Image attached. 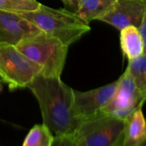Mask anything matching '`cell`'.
<instances>
[{
	"instance_id": "obj_5",
	"label": "cell",
	"mask_w": 146,
	"mask_h": 146,
	"mask_svg": "<svg viewBox=\"0 0 146 146\" xmlns=\"http://www.w3.org/2000/svg\"><path fill=\"white\" fill-rule=\"evenodd\" d=\"M124 125V119L99 114L82 121L75 133L84 146H116L122 143Z\"/></svg>"
},
{
	"instance_id": "obj_7",
	"label": "cell",
	"mask_w": 146,
	"mask_h": 146,
	"mask_svg": "<svg viewBox=\"0 0 146 146\" xmlns=\"http://www.w3.org/2000/svg\"><path fill=\"white\" fill-rule=\"evenodd\" d=\"M118 80L108 85L89 91H78L73 90L74 103L73 110L75 116L81 122L101 114L102 108L112 99Z\"/></svg>"
},
{
	"instance_id": "obj_11",
	"label": "cell",
	"mask_w": 146,
	"mask_h": 146,
	"mask_svg": "<svg viewBox=\"0 0 146 146\" xmlns=\"http://www.w3.org/2000/svg\"><path fill=\"white\" fill-rule=\"evenodd\" d=\"M120 46L128 60L137 58L144 52V42L139 29L128 26L120 30Z\"/></svg>"
},
{
	"instance_id": "obj_13",
	"label": "cell",
	"mask_w": 146,
	"mask_h": 146,
	"mask_svg": "<svg viewBox=\"0 0 146 146\" xmlns=\"http://www.w3.org/2000/svg\"><path fill=\"white\" fill-rule=\"evenodd\" d=\"M55 136L43 123L34 125L27 134L22 146H52Z\"/></svg>"
},
{
	"instance_id": "obj_14",
	"label": "cell",
	"mask_w": 146,
	"mask_h": 146,
	"mask_svg": "<svg viewBox=\"0 0 146 146\" xmlns=\"http://www.w3.org/2000/svg\"><path fill=\"white\" fill-rule=\"evenodd\" d=\"M127 69L137 90L146 99V53L130 59Z\"/></svg>"
},
{
	"instance_id": "obj_2",
	"label": "cell",
	"mask_w": 146,
	"mask_h": 146,
	"mask_svg": "<svg viewBox=\"0 0 146 146\" xmlns=\"http://www.w3.org/2000/svg\"><path fill=\"white\" fill-rule=\"evenodd\" d=\"M19 14L41 32L58 39L68 46L90 31L89 23L65 8L57 10L40 4L35 11Z\"/></svg>"
},
{
	"instance_id": "obj_20",
	"label": "cell",
	"mask_w": 146,
	"mask_h": 146,
	"mask_svg": "<svg viewBox=\"0 0 146 146\" xmlns=\"http://www.w3.org/2000/svg\"><path fill=\"white\" fill-rule=\"evenodd\" d=\"M138 146H146V140L145 141H143L140 145H138Z\"/></svg>"
},
{
	"instance_id": "obj_10",
	"label": "cell",
	"mask_w": 146,
	"mask_h": 146,
	"mask_svg": "<svg viewBox=\"0 0 146 146\" xmlns=\"http://www.w3.org/2000/svg\"><path fill=\"white\" fill-rule=\"evenodd\" d=\"M145 140L146 120L142 108H138L125 119L121 146H138Z\"/></svg>"
},
{
	"instance_id": "obj_18",
	"label": "cell",
	"mask_w": 146,
	"mask_h": 146,
	"mask_svg": "<svg viewBox=\"0 0 146 146\" xmlns=\"http://www.w3.org/2000/svg\"><path fill=\"white\" fill-rule=\"evenodd\" d=\"M61 1L64 3L65 9L76 13L78 9V0H61Z\"/></svg>"
},
{
	"instance_id": "obj_1",
	"label": "cell",
	"mask_w": 146,
	"mask_h": 146,
	"mask_svg": "<svg viewBox=\"0 0 146 146\" xmlns=\"http://www.w3.org/2000/svg\"><path fill=\"white\" fill-rule=\"evenodd\" d=\"M38 101L43 124L56 136L75 133L81 121L73 110V90L60 77L38 74L28 87Z\"/></svg>"
},
{
	"instance_id": "obj_9",
	"label": "cell",
	"mask_w": 146,
	"mask_h": 146,
	"mask_svg": "<svg viewBox=\"0 0 146 146\" xmlns=\"http://www.w3.org/2000/svg\"><path fill=\"white\" fill-rule=\"evenodd\" d=\"M41 31L19 13L0 11V43L16 46L23 39Z\"/></svg>"
},
{
	"instance_id": "obj_16",
	"label": "cell",
	"mask_w": 146,
	"mask_h": 146,
	"mask_svg": "<svg viewBox=\"0 0 146 146\" xmlns=\"http://www.w3.org/2000/svg\"><path fill=\"white\" fill-rule=\"evenodd\" d=\"M52 146H84L76 133L55 136Z\"/></svg>"
},
{
	"instance_id": "obj_6",
	"label": "cell",
	"mask_w": 146,
	"mask_h": 146,
	"mask_svg": "<svg viewBox=\"0 0 146 146\" xmlns=\"http://www.w3.org/2000/svg\"><path fill=\"white\" fill-rule=\"evenodd\" d=\"M146 99L137 90L128 69L118 79L115 92L110 102L102 108L101 114L125 119L138 108H142Z\"/></svg>"
},
{
	"instance_id": "obj_8",
	"label": "cell",
	"mask_w": 146,
	"mask_h": 146,
	"mask_svg": "<svg viewBox=\"0 0 146 146\" xmlns=\"http://www.w3.org/2000/svg\"><path fill=\"white\" fill-rule=\"evenodd\" d=\"M146 0H116L111 9L98 21L107 23L119 31L128 26L140 28Z\"/></svg>"
},
{
	"instance_id": "obj_15",
	"label": "cell",
	"mask_w": 146,
	"mask_h": 146,
	"mask_svg": "<svg viewBox=\"0 0 146 146\" xmlns=\"http://www.w3.org/2000/svg\"><path fill=\"white\" fill-rule=\"evenodd\" d=\"M40 5L36 0H0V11L21 13L33 11Z\"/></svg>"
},
{
	"instance_id": "obj_3",
	"label": "cell",
	"mask_w": 146,
	"mask_h": 146,
	"mask_svg": "<svg viewBox=\"0 0 146 146\" xmlns=\"http://www.w3.org/2000/svg\"><path fill=\"white\" fill-rule=\"evenodd\" d=\"M16 47L41 67V75L45 77L61 76L69 46L58 39L40 32L23 39L16 45Z\"/></svg>"
},
{
	"instance_id": "obj_21",
	"label": "cell",
	"mask_w": 146,
	"mask_h": 146,
	"mask_svg": "<svg viewBox=\"0 0 146 146\" xmlns=\"http://www.w3.org/2000/svg\"><path fill=\"white\" fill-rule=\"evenodd\" d=\"M121 144H122V143H119L118 145H116V146H121Z\"/></svg>"
},
{
	"instance_id": "obj_17",
	"label": "cell",
	"mask_w": 146,
	"mask_h": 146,
	"mask_svg": "<svg viewBox=\"0 0 146 146\" xmlns=\"http://www.w3.org/2000/svg\"><path fill=\"white\" fill-rule=\"evenodd\" d=\"M139 31H140V33L142 35V37H143V42H144V52L143 53H146V5H145L143 22H142L141 26L139 28Z\"/></svg>"
},
{
	"instance_id": "obj_4",
	"label": "cell",
	"mask_w": 146,
	"mask_h": 146,
	"mask_svg": "<svg viewBox=\"0 0 146 146\" xmlns=\"http://www.w3.org/2000/svg\"><path fill=\"white\" fill-rule=\"evenodd\" d=\"M41 72V67L14 45L0 43V78L11 90L27 88Z\"/></svg>"
},
{
	"instance_id": "obj_19",
	"label": "cell",
	"mask_w": 146,
	"mask_h": 146,
	"mask_svg": "<svg viewBox=\"0 0 146 146\" xmlns=\"http://www.w3.org/2000/svg\"><path fill=\"white\" fill-rule=\"evenodd\" d=\"M2 83H3V81L0 79V92H1L2 90H3V85H2Z\"/></svg>"
},
{
	"instance_id": "obj_12",
	"label": "cell",
	"mask_w": 146,
	"mask_h": 146,
	"mask_svg": "<svg viewBox=\"0 0 146 146\" xmlns=\"http://www.w3.org/2000/svg\"><path fill=\"white\" fill-rule=\"evenodd\" d=\"M116 0H78L76 15L82 20L90 23L98 20L106 14L113 5Z\"/></svg>"
}]
</instances>
